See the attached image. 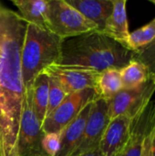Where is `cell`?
<instances>
[{"label": "cell", "mask_w": 155, "mask_h": 156, "mask_svg": "<svg viewBox=\"0 0 155 156\" xmlns=\"http://www.w3.org/2000/svg\"><path fill=\"white\" fill-rule=\"evenodd\" d=\"M0 155H1V144H0Z\"/></svg>", "instance_id": "4316f807"}, {"label": "cell", "mask_w": 155, "mask_h": 156, "mask_svg": "<svg viewBox=\"0 0 155 156\" xmlns=\"http://www.w3.org/2000/svg\"><path fill=\"white\" fill-rule=\"evenodd\" d=\"M132 122V118L127 115L110 121L99 145L102 156H121L129 141Z\"/></svg>", "instance_id": "8fae6325"}, {"label": "cell", "mask_w": 155, "mask_h": 156, "mask_svg": "<svg viewBox=\"0 0 155 156\" xmlns=\"http://www.w3.org/2000/svg\"><path fill=\"white\" fill-rule=\"evenodd\" d=\"M12 2L26 23L46 27L47 0H12Z\"/></svg>", "instance_id": "9a60e30c"}, {"label": "cell", "mask_w": 155, "mask_h": 156, "mask_svg": "<svg viewBox=\"0 0 155 156\" xmlns=\"http://www.w3.org/2000/svg\"><path fill=\"white\" fill-rule=\"evenodd\" d=\"M133 52V59L141 62L147 68L150 77L155 81V37L151 42Z\"/></svg>", "instance_id": "ffe728a7"}, {"label": "cell", "mask_w": 155, "mask_h": 156, "mask_svg": "<svg viewBox=\"0 0 155 156\" xmlns=\"http://www.w3.org/2000/svg\"><path fill=\"white\" fill-rule=\"evenodd\" d=\"M26 22L0 4V144L1 156H18V134L25 84L21 50Z\"/></svg>", "instance_id": "6da1fadb"}, {"label": "cell", "mask_w": 155, "mask_h": 156, "mask_svg": "<svg viewBox=\"0 0 155 156\" xmlns=\"http://www.w3.org/2000/svg\"><path fill=\"white\" fill-rule=\"evenodd\" d=\"M41 146L46 156H56L60 146V133H45Z\"/></svg>", "instance_id": "7402d4cb"}, {"label": "cell", "mask_w": 155, "mask_h": 156, "mask_svg": "<svg viewBox=\"0 0 155 156\" xmlns=\"http://www.w3.org/2000/svg\"><path fill=\"white\" fill-rule=\"evenodd\" d=\"M91 103L86 105L79 115L60 132V146L56 156H71L80 143Z\"/></svg>", "instance_id": "4fadbf2b"}, {"label": "cell", "mask_w": 155, "mask_h": 156, "mask_svg": "<svg viewBox=\"0 0 155 156\" xmlns=\"http://www.w3.org/2000/svg\"><path fill=\"white\" fill-rule=\"evenodd\" d=\"M63 39L43 27L26 23L21 50V65L25 88L53 64H59Z\"/></svg>", "instance_id": "3957f363"}, {"label": "cell", "mask_w": 155, "mask_h": 156, "mask_svg": "<svg viewBox=\"0 0 155 156\" xmlns=\"http://www.w3.org/2000/svg\"><path fill=\"white\" fill-rule=\"evenodd\" d=\"M154 92L155 81L151 77L137 88L122 89L108 101L110 121L121 115H127L133 119L152 101Z\"/></svg>", "instance_id": "52a82bcc"}, {"label": "cell", "mask_w": 155, "mask_h": 156, "mask_svg": "<svg viewBox=\"0 0 155 156\" xmlns=\"http://www.w3.org/2000/svg\"><path fill=\"white\" fill-rule=\"evenodd\" d=\"M79 156H102V154H100V150L97 149L93 152H90V153H88V154H82V155Z\"/></svg>", "instance_id": "d4e9b609"}, {"label": "cell", "mask_w": 155, "mask_h": 156, "mask_svg": "<svg viewBox=\"0 0 155 156\" xmlns=\"http://www.w3.org/2000/svg\"><path fill=\"white\" fill-rule=\"evenodd\" d=\"M98 98L94 89H85L69 94L63 101L44 120L41 129L45 133H60L82 111Z\"/></svg>", "instance_id": "8992f818"}, {"label": "cell", "mask_w": 155, "mask_h": 156, "mask_svg": "<svg viewBox=\"0 0 155 156\" xmlns=\"http://www.w3.org/2000/svg\"><path fill=\"white\" fill-rule=\"evenodd\" d=\"M154 130L155 100H153L132 119L129 141L121 156H143L145 143Z\"/></svg>", "instance_id": "30bf717a"}, {"label": "cell", "mask_w": 155, "mask_h": 156, "mask_svg": "<svg viewBox=\"0 0 155 156\" xmlns=\"http://www.w3.org/2000/svg\"><path fill=\"white\" fill-rule=\"evenodd\" d=\"M122 89L123 84L121 76V69H108L99 73L95 87L98 98L110 101Z\"/></svg>", "instance_id": "2e32d148"}, {"label": "cell", "mask_w": 155, "mask_h": 156, "mask_svg": "<svg viewBox=\"0 0 155 156\" xmlns=\"http://www.w3.org/2000/svg\"><path fill=\"white\" fill-rule=\"evenodd\" d=\"M67 96L68 94L63 90V88L55 80L48 77V101L46 117L49 115Z\"/></svg>", "instance_id": "44dd1931"}, {"label": "cell", "mask_w": 155, "mask_h": 156, "mask_svg": "<svg viewBox=\"0 0 155 156\" xmlns=\"http://www.w3.org/2000/svg\"><path fill=\"white\" fill-rule=\"evenodd\" d=\"M150 152H151V156H155V130L153 133L152 136H151V148H150Z\"/></svg>", "instance_id": "cb8c5ba5"}, {"label": "cell", "mask_w": 155, "mask_h": 156, "mask_svg": "<svg viewBox=\"0 0 155 156\" xmlns=\"http://www.w3.org/2000/svg\"><path fill=\"white\" fill-rule=\"evenodd\" d=\"M154 132V131H153ZM153 134V133H152ZM151 134V136H152ZM151 136L147 139L145 145H144V150H143V156H151V152H150V148H151Z\"/></svg>", "instance_id": "603a6c76"}, {"label": "cell", "mask_w": 155, "mask_h": 156, "mask_svg": "<svg viewBox=\"0 0 155 156\" xmlns=\"http://www.w3.org/2000/svg\"><path fill=\"white\" fill-rule=\"evenodd\" d=\"M32 102L38 122L42 123L46 118L48 101V76L42 71L34 80L31 85Z\"/></svg>", "instance_id": "e0dca14e"}, {"label": "cell", "mask_w": 155, "mask_h": 156, "mask_svg": "<svg viewBox=\"0 0 155 156\" xmlns=\"http://www.w3.org/2000/svg\"><path fill=\"white\" fill-rule=\"evenodd\" d=\"M0 156H1V155H0Z\"/></svg>", "instance_id": "83f0119b"}, {"label": "cell", "mask_w": 155, "mask_h": 156, "mask_svg": "<svg viewBox=\"0 0 155 156\" xmlns=\"http://www.w3.org/2000/svg\"><path fill=\"white\" fill-rule=\"evenodd\" d=\"M46 28L63 40L99 31L96 24L86 18L65 0L48 1Z\"/></svg>", "instance_id": "277c9868"}, {"label": "cell", "mask_w": 155, "mask_h": 156, "mask_svg": "<svg viewBox=\"0 0 155 156\" xmlns=\"http://www.w3.org/2000/svg\"><path fill=\"white\" fill-rule=\"evenodd\" d=\"M151 2H152V3H153V4H154V5H155V0H152V1H151Z\"/></svg>", "instance_id": "484cf974"}, {"label": "cell", "mask_w": 155, "mask_h": 156, "mask_svg": "<svg viewBox=\"0 0 155 156\" xmlns=\"http://www.w3.org/2000/svg\"><path fill=\"white\" fill-rule=\"evenodd\" d=\"M155 37V18L147 25L130 33L129 49L135 51L145 46Z\"/></svg>", "instance_id": "d6986e66"}, {"label": "cell", "mask_w": 155, "mask_h": 156, "mask_svg": "<svg viewBox=\"0 0 155 156\" xmlns=\"http://www.w3.org/2000/svg\"><path fill=\"white\" fill-rule=\"evenodd\" d=\"M109 122V101L97 98L91 103L80 143L71 156L82 155L99 149L100 140Z\"/></svg>", "instance_id": "ba28073f"}, {"label": "cell", "mask_w": 155, "mask_h": 156, "mask_svg": "<svg viewBox=\"0 0 155 156\" xmlns=\"http://www.w3.org/2000/svg\"><path fill=\"white\" fill-rule=\"evenodd\" d=\"M86 18L97 25L101 32L112 13L113 0H65Z\"/></svg>", "instance_id": "5bb4252c"}, {"label": "cell", "mask_w": 155, "mask_h": 156, "mask_svg": "<svg viewBox=\"0 0 155 156\" xmlns=\"http://www.w3.org/2000/svg\"><path fill=\"white\" fill-rule=\"evenodd\" d=\"M134 58V52L100 31L65 39L61 47L60 65L79 66L103 71L122 69Z\"/></svg>", "instance_id": "7a4b0ae2"}, {"label": "cell", "mask_w": 155, "mask_h": 156, "mask_svg": "<svg viewBox=\"0 0 155 156\" xmlns=\"http://www.w3.org/2000/svg\"><path fill=\"white\" fill-rule=\"evenodd\" d=\"M126 0H113V10L101 33L129 48L130 31L126 12Z\"/></svg>", "instance_id": "7c38bea8"}, {"label": "cell", "mask_w": 155, "mask_h": 156, "mask_svg": "<svg viewBox=\"0 0 155 156\" xmlns=\"http://www.w3.org/2000/svg\"><path fill=\"white\" fill-rule=\"evenodd\" d=\"M123 89H134L150 79L147 68L141 62L132 59L128 65L121 69Z\"/></svg>", "instance_id": "ac0fdd59"}, {"label": "cell", "mask_w": 155, "mask_h": 156, "mask_svg": "<svg viewBox=\"0 0 155 156\" xmlns=\"http://www.w3.org/2000/svg\"><path fill=\"white\" fill-rule=\"evenodd\" d=\"M45 133L33 108L31 86L26 88L18 134V156H46L41 143Z\"/></svg>", "instance_id": "5b68a950"}, {"label": "cell", "mask_w": 155, "mask_h": 156, "mask_svg": "<svg viewBox=\"0 0 155 156\" xmlns=\"http://www.w3.org/2000/svg\"><path fill=\"white\" fill-rule=\"evenodd\" d=\"M44 72L55 80L68 95L85 89L95 90L100 73L91 69L60 64H53Z\"/></svg>", "instance_id": "9c48e42d"}]
</instances>
